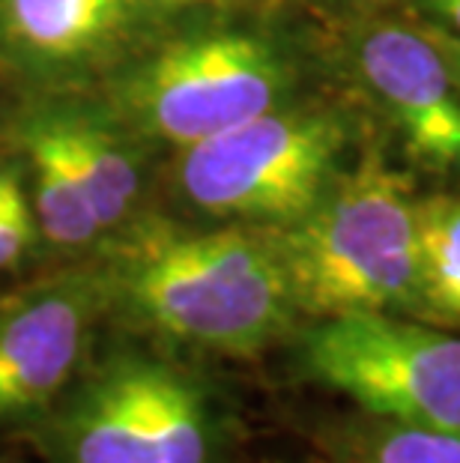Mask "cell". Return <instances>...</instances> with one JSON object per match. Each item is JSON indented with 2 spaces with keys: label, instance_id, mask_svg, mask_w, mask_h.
<instances>
[{
  "label": "cell",
  "instance_id": "obj_8",
  "mask_svg": "<svg viewBox=\"0 0 460 463\" xmlns=\"http://www.w3.org/2000/svg\"><path fill=\"white\" fill-rule=\"evenodd\" d=\"M356 66L407 153L427 171L460 176V90L427 31L374 27L359 39Z\"/></svg>",
  "mask_w": 460,
  "mask_h": 463
},
{
  "label": "cell",
  "instance_id": "obj_2",
  "mask_svg": "<svg viewBox=\"0 0 460 463\" xmlns=\"http://www.w3.org/2000/svg\"><path fill=\"white\" fill-rule=\"evenodd\" d=\"M39 463H237V425L185 364L114 350L22 437Z\"/></svg>",
  "mask_w": 460,
  "mask_h": 463
},
{
  "label": "cell",
  "instance_id": "obj_15",
  "mask_svg": "<svg viewBox=\"0 0 460 463\" xmlns=\"http://www.w3.org/2000/svg\"><path fill=\"white\" fill-rule=\"evenodd\" d=\"M418 6L434 18L437 27L460 36V0H418Z\"/></svg>",
  "mask_w": 460,
  "mask_h": 463
},
{
  "label": "cell",
  "instance_id": "obj_6",
  "mask_svg": "<svg viewBox=\"0 0 460 463\" xmlns=\"http://www.w3.org/2000/svg\"><path fill=\"white\" fill-rule=\"evenodd\" d=\"M287 66L267 39L201 33L168 45L129 84V105L146 129L192 146L278 108Z\"/></svg>",
  "mask_w": 460,
  "mask_h": 463
},
{
  "label": "cell",
  "instance_id": "obj_10",
  "mask_svg": "<svg viewBox=\"0 0 460 463\" xmlns=\"http://www.w3.org/2000/svg\"><path fill=\"white\" fill-rule=\"evenodd\" d=\"M27 153L36 174V215L48 242L61 249H84L99 240L102 224L96 219L90 192L84 185L72 146L57 123L42 114L24 132Z\"/></svg>",
  "mask_w": 460,
  "mask_h": 463
},
{
  "label": "cell",
  "instance_id": "obj_13",
  "mask_svg": "<svg viewBox=\"0 0 460 463\" xmlns=\"http://www.w3.org/2000/svg\"><path fill=\"white\" fill-rule=\"evenodd\" d=\"M72 156L81 167L84 185L90 192L96 219L102 231L117 228L132 210L138 176H135L132 156L117 144V137L105 126L87 120V117H57Z\"/></svg>",
  "mask_w": 460,
  "mask_h": 463
},
{
  "label": "cell",
  "instance_id": "obj_9",
  "mask_svg": "<svg viewBox=\"0 0 460 463\" xmlns=\"http://www.w3.org/2000/svg\"><path fill=\"white\" fill-rule=\"evenodd\" d=\"M138 13V0H0V27L24 61L78 66L120 43Z\"/></svg>",
  "mask_w": 460,
  "mask_h": 463
},
{
  "label": "cell",
  "instance_id": "obj_3",
  "mask_svg": "<svg viewBox=\"0 0 460 463\" xmlns=\"http://www.w3.org/2000/svg\"><path fill=\"white\" fill-rule=\"evenodd\" d=\"M302 323L344 314L427 317L416 198L404 176L368 159L305 215L269 228Z\"/></svg>",
  "mask_w": 460,
  "mask_h": 463
},
{
  "label": "cell",
  "instance_id": "obj_5",
  "mask_svg": "<svg viewBox=\"0 0 460 463\" xmlns=\"http://www.w3.org/2000/svg\"><path fill=\"white\" fill-rule=\"evenodd\" d=\"M347 146L344 120L326 108L272 111L185 146L180 185L198 210L284 228L314 206Z\"/></svg>",
  "mask_w": 460,
  "mask_h": 463
},
{
  "label": "cell",
  "instance_id": "obj_7",
  "mask_svg": "<svg viewBox=\"0 0 460 463\" xmlns=\"http://www.w3.org/2000/svg\"><path fill=\"white\" fill-rule=\"evenodd\" d=\"M99 314L96 272H63L0 302V433L22 437L63 398Z\"/></svg>",
  "mask_w": 460,
  "mask_h": 463
},
{
  "label": "cell",
  "instance_id": "obj_11",
  "mask_svg": "<svg viewBox=\"0 0 460 463\" xmlns=\"http://www.w3.org/2000/svg\"><path fill=\"white\" fill-rule=\"evenodd\" d=\"M323 463H460V439L448 433L347 412L317 430Z\"/></svg>",
  "mask_w": 460,
  "mask_h": 463
},
{
  "label": "cell",
  "instance_id": "obj_16",
  "mask_svg": "<svg viewBox=\"0 0 460 463\" xmlns=\"http://www.w3.org/2000/svg\"><path fill=\"white\" fill-rule=\"evenodd\" d=\"M427 36L434 39L437 48L443 52L446 63H448V69H452V75H455L457 90H460V36L443 31V27H427Z\"/></svg>",
  "mask_w": 460,
  "mask_h": 463
},
{
  "label": "cell",
  "instance_id": "obj_18",
  "mask_svg": "<svg viewBox=\"0 0 460 463\" xmlns=\"http://www.w3.org/2000/svg\"><path fill=\"white\" fill-rule=\"evenodd\" d=\"M302 463H323L320 458H314V460H302Z\"/></svg>",
  "mask_w": 460,
  "mask_h": 463
},
{
  "label": "cell",
  "instance_id": "obj_17",
  "mask_svg": "<svg viewBox=\"0 0 460 463\" xmlns=\"http://www.w3.org/2000/svg\"><path fill=\"white\" fill-rule=\"evenodd\" d=\"M9 180H13V174H9V171H0V189H4V185H6Z\"/></svg>",
  "mask_w": 460,
  "mask_h": 463
},
{
  "label": "cell",
  "instance_id": "obj_12",
  "mask_svg": "<svg viewBox=\"0 0 460 463\" xmlns=\"http://www.w3.org/2000/svg\"><path fill=\"white\" fill-rule=\"evenodd\" d=\"M418 266L427 317L443 326L460 323V194L416 201Z\"/></svg>",
  "mask_w": 460,
  "mask_h": 463
},
{
  "label": "cell",
  "instance_id": "obj_4",
  "mask_svg": "<svg viewBox=\"0 0 460 463\" xmlns=\"http://www.w3.org/2000/svg\"><path fill=\"white\" fill-rule=\"evenodd\" d=\"M293 362L353 410L460 439V332L407 314H344L296 329Z\"/></svg>",
  "mask_w": 460,
  "mask_h": 463
},
{
  "label": "cell",
  "instance_id": "obj_14",
  "mask_svg": "<svg viewBox=\"0 0 460 463\" xmlns=\"http://www.w3.org/2000/svg\"><path fill=\"white\" fill-rule=\"evenodd\" d=\"M33 240H36L33 213L13 176L0 189V269H13L31 251Z\"/></svg>",
  "mask_w": 460,
  "mask_h": 463
},
{
  "label": "cell",
  "instance_id": "obj_1",
  "mask_svg": "<svg viewBox=\"0 0 460 463\" xmlns=\"http://www.w3.org/2000/svg\"><path fill=\"white\" fill-rule=\"evenodd\" d=\"M93 272L105 311L174 347L251 359L302 326L269 228L135 224Z\"/></svg>",
  "mask_w": 460,
  "mask_h": 463
}]
</instances>
